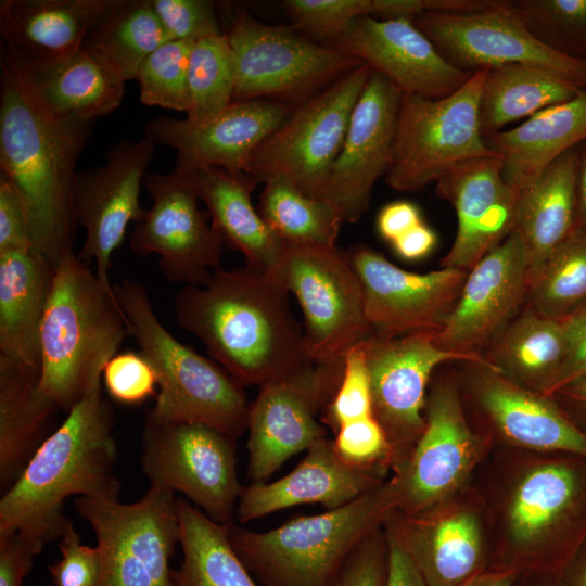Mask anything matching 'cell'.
I'll return each mask as SVG.
<instances>
[{
	"instance_id": "cell-1",
	"label": "cell",
	"mask_w": 586,
	"mask_h": 586,
	"mask_svg": "<svg viewBox=\"0 0 586 586\" xmlns=\"http://www.w3.org/2000/svg\"><path fill=\"white\" fill-rule=\"evenodd\" d=\"M473 485L487 519L489 569L558 576L586 544V457L492 450Z\"/></svg>"
},
{
	"instance_id": "cell-2",
	"label": "cell",
	"mask_w": 586,
	"mask_h": 586,
	"mask_svg": "<svg viewBox=\"0 0 586 586\" xmlns=\"http://www.w3.org/2000/svg\"><path fill=\"white\" fill-rule=\"evenodd\" d=\"M176 321L241 385L262 386L311 364L289 292L249 266L222 267L205 285H183Z\"/></svg>"
},
{
	"instance_id": "cell-3",
	"label": "cell",
	"mask_w": 586,
	"mask_h": 586,
	"mask_svg": "<svg viewBox=\"0 0 586 586\" xmlns=\"http://www.w3.org/2000/svg\"><path fill=\"white\" fill-rule=\"evenodd\" d=\"M113 409L101 381L67 411L0 499V536L17 533L41 545L60 538L69 521L66 498H118L114 474Z\"/></svg>"
},
{
	"instance_id": "cell-4",
	"label": "cell",
	"mask_w": 586,
	"mask_h": 586,
	"mask_svg": "<svg viewBox=\"0 0 586 586\" xmlns=\"http://www.w3.org/2000/svg\"><path fill=\"white\" fill-rule=\"evenodd\" d=\"M93 125L94 120L43 113L1 66V175L27 206L34 251L54 267L74 251L79 227L74 205L76 166Z\"/></svg>"
},
{
	"instance_id": "cell-5",
	"label": "cell",
	"mask_w": 586,
	"mask_h": 586,
	"mask_svg": "<svg viewBox=\"0 0 586 586\" xmlns=\"http://www.w3.org/2000/svg\"><path fill=\"white\" fill-rule=\"evenodd\" d=\"M130 335L112 285L74 251L56 265L39 335L42 392L68 411Z\"/></svg>"
},
{
	"instance_id": "cell-6",
	"label": "cell",
	"mask_w": 586,
	"mask_h": 586,
	"mask_svg": "<svg viewBox=\"0 0 586 586\" xmlns=\"http://www.w3.org/2000/svg\"><path fill=\"white\" fill-rule=\"evenodd\" d=\"M397 509L390 476L348 505L254 532L231 523L228 537L263 586H333L355 547Z\"/></svg>"
},
{
	"instance_id": "cell-7",
	"label": "cell",
	"mask_w": 586,
	"mask_h": 586,
	"mask_svg": "<svg viewBox=\"0 0 586 586\" xmlns=\"http://www.w3.org/2000/svg\"><path fill=\"white\" fill-rule=\"evenodd\" d=\"M113 291L130 335L157 377L155 406L148 415L200 422L239 437L246 430L250 409L244 386L166 330L141 282L124 278L113 284Z\"/></svg>"
},
{
	"instance_id": "cell-8",
	"label": "cell",
	"mask_w": 586,
	"mask_h": 586,
	"mask_svg": "<svg viewBox=\"0 0 586 586\" xmlns=\"http://www.w3.org/2000/svg\"><path fill=\"white\" fill-rule=\"evenodd\" d=\"M424 428L407 458L392 472L396 511L424 514L468 488L492 451L466 415L456 368L435 371L429 385Z\"/></svg>"
},
{
	"instance_id": "cell-9",
	"label": "cell",
	"mask_w": 586,
	"mask_h": 586,
	"mask_svg": "<svg viewBox=\"0 0 586 586\" xmlns=\"http://www.w3.org/2000/svg\"><path fill=\"white\" fill-rule=\"evenodd\" d=\"M488 69H479L441 99L403 94L390 166L384 180L417 192L467 160L495 156L480 126V98ZM499 156V155H498Z\"/></svg>"
},
{
	"instance_id": "cell-10",
	"label": "cell",
	"mask_w": 586,
	"mask_h": 586,
	"mask_svg": "<svg viewBox=\"0 0 586 586\" xmlns=\"http://www.w3.org/2000/svg\"><path fill=\"white\" fill-rule=\"evenodd\" d=\"M293 294L304 316L309 358L337 364L371 337L360 280L346 252L335 246L285 245L268 275Z\"/></svg>"
},
{
	"instance_id": "cell-11",
	"label": "cell",
	"mask_w": 586,
	"mask_h": 586,
	"mask_svg": "<svg viewBox=\"0 0 586 586\" xmlns=\"http://www.w3.org/2000/svg\"><path fill=\"white\" fill-rule=\"evenodd\" d=\"M237 84L233 101L268 99L300 104L364 62L291 28L237 11L226 33Z\"/></svg>"
},
{
	"instance_id": "cell-12",
	"label": "cell",
	"mask_w": 586,
	"mask_h": 586,
	"mask_svg": "<svg viewBox=\"0 0 586 586\" xmlns=\"http://www.w3.org/2000/svg\"><path fill=\"white\" fill-rule=\"evenodd\" d=\"M75 507L97 536V586H175L170 558L179 543V519L174 492L150 486L131 504L80 496Z\"/></svg>"
},
{
	"instance_id": "cell-13",
	"label": "cell",
	"mask_w": 586,
	"mask_h": 586,
	"mask_svg": "<svg viewBox=\"0 0 586 586\" xmlns=\"http://www.w3.org/2000/svg\"><path fill=\"white\" fill-rule=\"evenodd\" d=\"M372 68L362 63L295 106L255 150L247 169L257 183L282 177L320 199L348 128L354 106Z\"/></svg>"
},
{
	"instance_id": "cell-14",
	"label": "cell",
	"mask_w": 586,
	"mask_h": 586,
	"mask_svg": "<svg viewBox=\"0 0 586 586\" xmlns=\"http://www.w3.org/2000/svg\"><path fill=\"white\" fill-rule=\"evenodd\" d=\"M458 364L457 380L466 415L492 450L586 457V433L552 396L527 390L489 365Z\"/></svg>"
},
{
	"instance_id": "cell-15",
	"label": "cell",
	"mask_w": 586,
	"mask_h": 586,
	"mask_svg": "<svg viewBox=\"0 0 586 586\" xmlns=\"http://www.w3.org/2000/svg\"><path fill=\"white\" fill-rule=\"evenodd\" d=\"M235 440L204 423L146 415L142 470L150 486L179 492L211 520L228 525L243 489L237 475Z\"/></svg>"
},
{
	"instance_id": "cell-16",
	"label": "cell",
	"mask_w": 586,
	"mask_h": 586,
	"mask_svg": "<svg viewBox=\"0 0 586 586\" xmlns=\"http://www.w3.org/2000/svg\"><path fill=\"white\" fill-rule=\"evenodd\" d=\"M343 361L311 362L262 386L250 404L247 477L266 482L292 456L327 437L318 415L332 399Z\"/></svg>"
},
{
	"instance_id": "cell-17",
	"label": "cell",
	"mask_w": 586,
	"mask_h": 586,
	"mask_svg": "<svg viewBox=\"0 0 586 586\" xmlns=\"http://www.w3.org/2000/svg\"><path fill=\"white\" fill-rule=\"evenodd\" d=\"M412 22L444 59L462 71L531 65L556 72L586 89V62L539 42L520 18L513 1L494 0L475 12H425Z\"/></svg>"
},
{
	"instance_id": "cell-18",
	"label": "cell",
	"mask_w": 586,
	"mask_h": 586,
	"mask_svg": "<svg viewBox=\"0 0 586 586\" xmlns=\"http://www.w3.org/2000/svg\"><path fill=\"white\" fill-rule=\"evenodd\" d=\"M143 187L151 206L130 234L132 253L157 255L163 276L171 283L205 285L221 268L222 243L200 209L190 174H146Z\"/></svg>"
},
{
	"instance_id": "cell-19",
	"label": "cell",
	"mask_w": 586,
	"mask_h": 586,
	"mask_svg": "<svg viewBox=\"0 0 586 586\" xmlns=\"http://www.w3.org/2000/svg\"><path fill=\"white\" fill-rule=\"evenodd\" d=\"M436 331L394 339L369 337L362 343L369 371L373 417L392 454V472L407 458L424 428L429 385L446 362L471 361L494 367L482 356L440 348Z\"/></svg>"
},
{
	"instance_id": "cell-20",
	"label": "cell",
	"mask_w": 586,
	"mask_h": 586,
	"mask_svg": "<svg viewBox=\"0 0 586 586\" xmlns=\"http://www.w3.org/2000/svg\"><path fill=\"white\" fill-rule=\"evenodd\" d=\"M154 151L155 144L145 136L124 139L110 148L103 164L77 173L75 215L86 230L77 255L88 265L95 264V273L105 285H112V254L124 241L128 225L144 216L140 190Z\"/></svg>"
},
{
	"instance_id": "cell-21",
	"label": "cell",
	"mask_w": 586,
	"mask_h": 586,
	"mask_svg": "<svg viewBox=\"0 0 586 586\" xmlns=\"http://www.w3.org/2000/svg\"><path fill=\"white\" fill-rule=\"evenodd\" d=\"M346 254L362 286L372 334L379 339L441 330L468 275L447 267L424 273L406 271L365 244Z\"/></svg>"
},
{
	"instance_id": "cell-22",
	"label": "cell",
	"mask_w": 586,
	"mask_h": 586,
	"mask_svg": "<svg viewBox=\"0 0 586 586\" xmlns=\"http://www.w3.org/2000/svg\"><path fill=\"white\" fill-rule=\"evenodd\" d=\"M385 525L428 586H461L491 568L486 513L473 482L424 514L405 517L395 510Z\"/></svg>"
},
{
	"instance_id": "cell-23",
	"label": "cell",
	"mask_w": 586,
	"mask_h": 586,
	"mask_svg": "<svg viewBox=\"0 0 586 586\" xmlns=\"http://www.w3.org/2000/svg\"><path fill=\"white\" fill-rule=\"evenodd\" d=\"M528 290L521 238L511 232L468 271L459 298L435 344L447 352L482 356L523 309Z\"/></svg>"
},
{
	"instance_id": "cell-24",
	"label": "cell",
	"mask_w": 586,
	"mask_h": 586,
	"mask_svg": "<svg viewBox=\"0 0 586 586\" xmlns=\"http://www.w3.org/2000/svg\"><path fill=\"white\" fill-rule=\"evenodd\" d=\"M402 98L397 87L372 69L320 198L344 222L354 224L366 214L374 184L390 166Z\"/></svg>"
},
{
	"instance_id": "cell-25",
	"label": "cell",
	"mask_w": 586,
	"mask_h": 586,
	"mask_svg": "<svg viewBox=\"0 0 586 586\" xmlns=\"http://www.w3.org/2000/svg\"><path fill=\"white\" fill-rule=\"evenodd\" d=\"M295 104L255 99L233 101L226 110L203 123L157 117L144 128L155 145L177 151L175 170L192 174L219 167L230 173H247L255 150L293 112Z\"/></svg>"
},
{
	"instance_id": "cell-26",
	"label": "cell",
	"mask_w": 586,
	"mask_h": 586,
	"mask_svg": "<svg viewBox=\"0 0 586 586\" xmlns=\"http://www.w3.org/2000/svg\"><path fill=\"white\" fill-rule=\"evenodd\" d=\"M328 46L366 63L403 94L445 98L474 73L451 65L407 18L359 17Z\"/></svg>"
},
{
	"instance_id": "cell-27",
	"label": "cell",
	"mask_w": 586,
	"mask_h": 586,
	"mask_svg": "<svg viewBox=\"0 0 586 586\" xmlns=\"http://www.w3.org/2000/svg\"><path fill=\"white\" fill-rule=\"evenodd\" d=\"M436 193L457 216L456 237L442 267L469 271L511 233L520 191L506 181L500 156L454 165L437 180Z\"/></svg>"
},
{
	"instance_id": "cell-28",
	"label": "cell",
	"mask_w": 586,
	"mask_h": 586,
	"mask_svg": "<svg viewBox=\"0 0 586 586\" xmlns=\"http://www.w3.org/2000/svg\"><path fill=\"white\" fill-rule=\"evenodd\" d=\"M0 65L39 110L55 118L95 120L116 110L125 92L126 82L85 47L53 59L1 48Z\"/></svg>"
},
{
	"instance_id": "cell-29",
	"label": "cell",
	"mask_w": 586,
	"mask_h": 586,
	"mask_svg": "<svg viewBox=\"0 0 586 586\" xmlns=\"http://www.w3.org/2000/svg\"><path fill=\"white\" fill-rule=\"evenodd\" d=\"M391 476L382 468L348 464L324 437L306 450L303 460L283 477L243 487L235 514L247 523L290 507L319 504L327 510L356 500Z\"/></svg>"
},
{
	"instance_id": "cell-30",
	"label": "cell",
	"mask_w": 586,
	"mask_h": 586,
	"mask_svg": "<svg viewBox=\"0 0 586 586\" xmlns=\"http://www.w3.org/2000/svg\"><path fill=\"white\" fill-rule=\"evenodd\" d=\"M579 161L575 146L520 191L511 232L525 249L528 286L575 228Z\"/></svg>"
},
{
	"instance_id": "cell-31",
	"label": "cell",
	"mask_w": 586,
	"mask_h": 586,
	"mask_svg": "<svg viewBox=\"0 0 586 586\" xmlns=\"http://www.w3.org/2000/svg\"><path fill=\"white\" fill-rule=\"evenodd\" d=\"M190 175L224 247L241 253L245 266L270 275L284 244L252 202L258 183L246 173L233 174L219 167L201 168Z\"/></svg>"
},
{
	"instance_id": "cell-32",
	"label": "cell",
	"mask_w": 586,
	"mask_h": 586,
	"mask_svg": "<svg viewBox=\"0 0 586 586\" xmlns=\"http://www.w3.org/2000/svg\"><path fill=\"white\" fill-rule=\"evenodd\" d=\"M114 0H1L2 47L31 59L71 54Z\"/></svg>"
},
{
	"instance_id": "cell-33",
	"label": "cell",
	"mask_w": 586,
	"mask_h": 586,
	"mask_svg": "<svg viewBox=\"0 0 586 586\" xmlns=\"http://www.w3.org/2000/svg\"><path fill=\"white\" fill-rule=\"evenodd\" d=\"M586 140V89L517 127L484 139L502 160L506 181L521 191L553 161Z\"/></svg>"
},
{
	"instance_id": "cell-34",
	"label": "cell",
	"mask_w": 586,
	"mask_h": 586,
	"mask_svg": "<svg viewBox=\"0 0 586 586\" xmlns=\"http://www.w3.org/2000/svg\"><path fill=\"white\" fill-rule=\"evenodd\" d=\"M55 267L35 251L0 252V357L39 368V335Z\"/></svg>"
},
{
	"instance_id": "cell-35",
	"label": "cell",
	"mask_w": 586,
	"mask_h": 586,
	"mask_svg": "<svg viewBox=\"0 0 586 586\" xmlns=\"http://www.w3.org/2000/svg\"><path fill=\"white\" fill-rule=\"evenodd\" d=\"M59 408L40 387L38 367L0 357V488L18 479Z\"/></svg>"
},
{
	"instance_id": "cell-36",
	"label": "cell",
	"mask_w": 586,
	"mask_h": 586,
	"mask_svg": "<svg viewBox=\"0 0 586 586\" xmlns=\"http://www.w3.org/2000/svg\"><path fill=\"white\" fill-rule=\"evenodd\" d=\"M565 354L561 319L523 307L483 356L512 382L551 396Z\"/></svg>"
},
{
	"instance_id": "cell-37",
	"label": "cell",
	"mask_w": 586,
	"mask_h": 586,
	"mask_svg": "<svg viewBox=\"0 0 586 586\" xmlns=\"http://www.w3.org/2000/svg\"><path fill=\"white\" fill-rule=\"evenodd\" d=\"M556 72L512 64L488 69L480 98V126L485 138L507 125L566 102L583 90Z\"/></svg>"
},
{
	"instance_id": "cell-38",
	"label": "cell",
	"mask_w": 586,
	"mask_h": 586,
	"mask_svg": "<svg viewBox=\"0 0 586 586\" xmlns=\"http://www.w3.org/2000/svg\"><path fill=\"white\" fill-rule=\"evenodd\" d=\"M182 562L175 586H257L228 537V525L211 520L186 499L177 498Z\"/></svg>"
},
{
	"instance_id": "cell-39",
	"label": "cell",
	"mask_w": 586,
	"mask_h": 586,
	"mask_svg": "<svg viewBox=\"0 0 586 586\" xmlns=\"http://www.w3.org/2000/svg\"><path fill=\"white\" fill-rule=\"evenodd\" d=\"M170 40L151 0H114L82 47L126 82L136 78L146 56Z\"/></svg>"
},
{
	"instance_id": "cell-40",
	"label": "cell",
	"mask_w": 586,
	"mask_h": 586,
	"mask_svg": "<svg viewBox=\"0 0 586 586\" xmlns=\"http://www.w3.org/2000/svg\"><path fill=\"white\" fill-rule=\"evenodd\" d=\"M263 184L257 211L283 244L336 245L344 221L328 202L305 194L282 177L269 178Z\"/></svg>"
},
{
	"instance_id": "cell-41",
	"label": "cell",
	"mask_w": 586,
	"mask_h": 586,
	"mask_svg": "<svg viewBox=\"0 0 586 586\" xmlns=\"http://www.w3.org/2000/svg\"><path fill=\"white\" fill-rule=\"evenodd\" d=\"M586 305V229L575 228L528 286L524 307L561 319Z\"/></svg>"
},
{
	"instance_id": "cell-42",
	"label": "cell",
	"mask_w": 586,
	"mask_h": 586,
	"mask_svg": "<svg viewBox=\"0 0 586 586\" xmlns=\"http://www.w3.org/2000/svg\"><path fill=\"white\" fill-rule=\"evenodd\" d=\"M237 84L235 62L227 34L195 41L189 61L190 106L186 119L203 123L226 110Z\"/></svg>"
},
{
	"instance_id": "cell-43",
	"label": "cell",
	"mask_w": 586,
	"mask_h": 586,
	"mask_svg": "<svg viewBox=\"0 0 586 586\" xmlns=\"http://www.w3.org/2000/svg\"><path fill=\"white\" fill-rule=\"evenodd\" d=\"M513 4L539 42L586 62V0H515Z\"/></svg>"
},
{
	"instance_id": "cell-44",
	"label": "cell",
	"mask_w": 586,
	"mask_h": 586,
	"mask_svg": "<svg viewBox=\"0 0 586 586\" xmlns=\"http://www.w3.org/2000/svg\"><path fill=\"white\" fill-rule=\"evenodd\" d=\"M194 43L192 40H170L146 56L135 78L139 81L143 104L188 112V68Z\"/></svg>"
},
{
	"instance_id": "cell-45",
	"label": "cell",
	"mask_w": 586,
	"mask_h": 586,
	"mask_svg": "<svg viewBox=\"0 0 586 586\" xmlns=\"http://www.w3.org/2000/svg\"><path fill=\"white\" fill-rule=\"evenodd\" d=\"M282 7L294 28L308 38L328 42L355 20L373 14L372 0H286Z\"/></svg>"
},
{
	"instance_id": "cell-46",
	"label": "cell",
	"mask_w": 586,
	"mask_h": 586,
	"mask_svg": "<svg viewBox=\"0 0 586 586\" xmlns=\"http://www.w3.org/2000/svg\"><path fill=\"white\" fill-rule=\"evenodd\" d=\"M369 416H373L371 383L361 343L344 355L342 379L320 420L335 433L344 423Z\"/></svg>"
},
{
	"instance_id": "cell-47",
	"label": "cell",
	"mask_w": 586,
	"mask_h": 586,
	"mask_svg": "<svg viewBox=\"0 0 586 586\" xmlns=\"http://www.w3.org/2000/svg\"><path fill=\"white\" fill-rule=\"evenodd\" d=\"M334 435L333 447L342 460L359 468H382L392 474L391 447L373 416L344 423Z\"/></svg>"
},
{
	"instance_id": "cell-48",
	"label": "cell",
	"mask_w": 586,
	"mask_h": 586,
	"mask_svg": "<svg viewBox=\"0 0 586 586\" xmlns=\"http://www.w3.org/2000/svg\"><path fill=\"white\" fill-rule=\"evenodd\" d=\"M102 378L110 397L123 405H140L157 395L156 373L140 352L115 354L106 362Z\"/></svg>"
},
{
	"instance_id": "cell-49",
	"label": "cell",
	"mask_w": 586,
	"mask_h": 586,
	"mask_svg": "<svg viewBox=\"0 0 586 586\" xmlns=\"http://www.w3.org/2000/svg\"><path fill=\"white\" fill-rule=\"evenodd\" d=\"M171 40H192L222 33L215 4L206 0H151Z\"/></svg>"
},
{
	"instance_id": "cell-50",
	"label": "cell",
	"mask_w": 586,
	"mask_h": 586,
	"mask_svg": "<svg viewBox=\"0 0 586 586\" xmlns=\"http://www.w3.org/2000/svg\"><path fill=\"white\" fill-rule=\"evenodd\" d=\"M387 571L388 539L382 525L355 547L333 586H386Z\"/></svg>"
},
{
	"instance_id": "cell-51",
	"label": "cell",
	"mask_w": 586,
	"mask_h": 586,
	"mask_svg": "<svg viewBox=\"0 0 586 586\" xmlns=\"http://www.w3.org/2000/svg\"><path fill=\"white\" fill-rule=\"evenodd\" d=\"M62 558L49 566L54 586H97L101 560L98 547L81 543L72 522L60 537Z\"/></svg>"
},
{
	"instance_id": "cell-52",
	"label": "cell",
	"mask_w": 586,
	"mask_h": 586,
	"mask_svg": "<svg viewBox=\"0 0 586 586\" xmlns=\"http://www.w3.org/2000/svg\"><path fill=\"white\" fill-rule=\"evenodd\" d=\"M34 251L27 206L15 186L0 176V252Z\"/></svg>"
},
{
	"instance_id": "cell-53",
	"label": "cell",
	"mask_w": 586,
	"mask_h": 586,
	"mask_svg": "<svg viewBox=\"0 0 586 586\" xmlns=\"http://www.w3.org/2000/svg\"><path fill=\"white\" fill-rule=\"evenodd\" d=\"M561 321L565 332L566 354L552 395L562 387L586 378V305L561 318Z\"/></svg>"
},
{
	"instance_id": "cell-54",
	"label": "cell",
	"mask_w": 586,
	"mask_h": 586,
	"mask_svg": "<svg viewBox=\"0 0 586 586\" xmlns=\"http://www.w3.org/2000/svg\"><path fill=\"white\" fill-rule=\"evenodd\" d=\"M43 545L17 533L0 536V586H23Z\"/></svg>"
},
{
	"instance_id": "cell-55",
	"label": "cell",
	"mask_w": 586,
	"mask_h": 586,
	"mask_svg": "<svg viewBox=\"0 0 586 586\" xmlns=\"http://www.w3.org/2000/svg\"><path fill=\"white\" fill-rule=\"evenodd\" d=\"M422 222L417 205L408 201L386 204L379 213L377 228L380 235L393 243L399 237Z\"/></svg>"
},
{
	"instance_id": "cell-56",
	"label": "cell",
	"mask_w": 586,
	"mask_h": 586,
	"mask_svg": "<svg viewBox=\"0 0 586 586\" xmlns=\"http://www.w3.org/2000/svg\"><path fill=\"white\" fill-rule=\"evenodd\" d=\"M388 539L386 586H428L396 535L385 525Z\"/></svg>"
},
{
	"instance_id": "cell-57",
	"label": "cell",
	"mask_w": 586,
	"mask_h": 586,
	"mask_svg": "<svg viewBox=\"0 0 586 586\" xmlns=\"http://www.w3.org/2000/svg\"><path fill=\"white\" fill-rule=\"evenodd\" d=\"M436 240L435 232L422 221L392 245L404 259L416 260L425 257L434 249Z\"/></svg>"
},
{
	"instance_id": "cell-58",
	"label": "cell",
	"mask_w": 586,
	"mask_h": 586,
	"mask_svg": "<svg viewBox=\"0 0 586 586\" xmlns=\"http://www.w3.org/2000/svg\"><path fill=\"white\" fill-rule=\"evenodd\" d=\"M552 397L586 433V378L562 387Z\"/></svg>"
},
{
	"instance_id": "cell-59",
	"label": "cell",
	"mask_w": 586,
	"mask_h": 586,
	"mask_svg": "<svg viewBox=\"0 0 586 586\" xmlns=\"http://www.w3.org/2000/svg\"><path fill=\"white\" fill-rule=\"evenodd\" d=\"M561 586H586V544L558 575Z\"/></svg>"
},
{
	"instance_id": "cell-60",
	"label": "cell",
	"mask_w": 586,
	"mask_h": 586,
	"mask_svg": "<svg viewBox=\"0 0 586 586\" xmlns=\"http://www.w3.org/2000/svg\"><path fill=\"white\" fill-rule=\"evenodd\" d=\"M519 576L513 570L488 569L461 586H513Z\"/></svg>"
},
{
	"instance_id": "cell-61",
	"label": "cell",
	"mask_w": 586,
	"mask_h": 586,
	"mask_svg": "<svg viewBox=\"0 0 586 586\" xmlns=\"http://www.w3.org/2000/svg\"><path fill=\"white\" fill-rule=\"evenodd\" d=\"M575 228L586 229V148L581 151Z\"/></svg>"
},
{
	"instance_id": "cell-62",
	"label": "cell",
	"mask_w": 586,
	"mask_h": 586,
	"mask_svg": "<svg viewBox=\"0 0 586 586\" xmlns=\"http://www.w3.org/2000/svg\"><path fill=\"white\" fill-rule=\"evenodd\" d=\"M513 586H561V584L556 575L524 573L520 574Z\"/></svg>"
}]
</instances>
